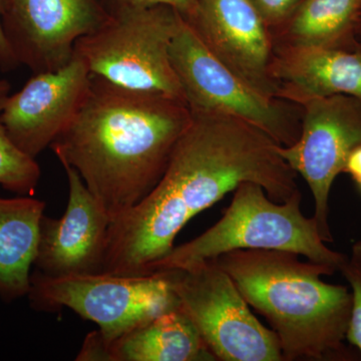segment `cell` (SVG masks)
Returning <instances> with one entry per match:
<instances>
[{
	"instance_id": "1",
	"label": "cell",
	"mask_w": 361,
	"mask_h": 361,
	"mask_svg": "<svg viewBox=\"0 0 361 361\" xmlns=\"http://www.w3.org/2000/svg\"><path fill=\"white\" fill-rule=\"evenodd\" d=\"M192 113V111H191ZM280 145L256 126L218 111L192 113L158 184L111 223L101 272L146 275L192 218L244 182L282 203L301 192Z\"/></svg>"
},
{
	"instance_id": "2",
	"label": "cell",
	"mask_w": 361,
	"mask_h": 361,
	"mask_svg": "<svg viewBox=\"0 0 361 361\" xmlns=\"http://www.w3.org/2000/svg\"><path fill=\"white\" fill-rule=\"evenodd\" d=\"M90 75L84 103L51 148L77 171L111 223L158 184L192 113L177 97Z\"/></svg>"
},
{
	"instance_id": "3",
	"label": "cell",
	"mask_w": 361,
	"mask_h": 361,
	"mask_svg": "<svg viewBox=\"0 0 361 361\" xmlns=\"http://www.w3.org/2000/svg\"><path fill=\"white\" fill-rule=\"evenodd\" d=\"M298 254L238 249L212 259L228 273L250 307L264 316L279 339L283 361H349L355 355L344 342L353 294L327 283L336 270Z\"/></svg>"
},
{
	"instance_id": "4",
	"label": "cell",
	"mask_w": 361,
	"mask_h": 361,
	"mask_svg": "<svg viewBox=\"0 0 361 361\" xmlns=\"http://www.w3.org/2000/svg\"><path fill=\"white\" fill-rule=\"evenodd\" d=\"M302 193L278 203L260 185L244 182L230 206L212 227L187 243L175 246L147 271L183 269L238 249L293 252L307 260L339 271L348 256L325 245L314 217L301 211Z\"/></svg>"
},
{
	"instance_id": "5",
	"label": "cell",
	"mask_w": 361,
	"mask_h": 361,
	"mask_svg": "<svg viewBox=\"0 0 361 361\" xmlns=\"http://www.w3.org/2000/svg\"><path fill=\"white\" fill-rule=\"evenodd\" d=\"M180 13L154 6L121 9L78 40L73 54L90 75L137 92L166 94L185 101L170 58V47Z\"/></svg>"
},
{
	"instance_id": "6",
	"label": "cell",
	"mask_w": 361,
	"mask_h": 361,
	"mask_svg": "<svg viewBox=\"0 0 361 361\" xmlns=\"http://www.w3.org/2000/svg\"><path fill=\"white\" fill-rule=\"evenodd\" d=\"M27 296L37 310L66 307L97 323V336L104 341L179 308V301L161 272L137 276L90 273L51 277L35 269Z\"/></svg>"
},
{
	"instance_id": "7",
	"label": "cell",
	"mask_w": 361,
	"mask_h": 361,
	"mask_svg": "<svg viewBox=\"0 0 361 361\" xmlns=\"http://www.w3.org/2000/svg\"><path fill=\"white\" fill-rule=\"evenodd\" d=\"M159 272L167 278L179 310L193 322L216 360L283 361L275 332L259 322L215 260Z\"/></svg>"
},
{
	"instance_id": "8",
	"label": "cell",
	"mask_w": 361,
	"mask_h": 361,
	"mask_svg": "<svg viewBox=\"0 0 361 361\" xmlns=\"http://www.w3.org/2000/svg\"><path fill=\"white\" fill-rule=\"evenodd\" d=\"M170 58L192 113L218 111L237 116L282 147L298 140L302 106L251 89L204 47L182 16L171 44Z\"/></svg>"
},
{
	"instance_id": "9",
	"label": "cell",
	"mask_w": 361,
	"mask_h": 361,
	"mask_svg": "<svg viewBox=\"0 0 361 361\" xmlns=\"http://www.w3.org/2000/svg\"><path fill=\"white\" fill-rule=\"evenodd\" d=\"M301 133L279 152L307 183L314 200V219L325 243L334 242L329 225V198L349 155L361 145V101L337 94L304 104Z\"/></svg>"
},
{
	"instance_id": "10",
	"label": "cell",
	"mask_w": 361,
	"mask_h": 361,
	"mask_svg": "<svg viewBox=\"0 0 361 361\" xmlns=\"http://www.w3.org/2000/svg\"><path fill=\"white\" fill-rule=\"evenodd\" d=\"M109 16L102 0H6L1 23L18 63L40 73L66 66Z\"/></svg>"
},
{
	"instance_id": "11",
	"label": "cell",
	"mask_w": 361,
	"mask_h": 361,
	"mask_svg": "<svg viewBox=\"0 0 361 361\" xmlns=\"http://www.w3.org/2000/svg\"><path fill=\"white\" fill-rule=\"evenodd\" d=\"M180 16L226 68L258 94L277 97L272 35L250 0H196Z\"/></svg>"
},
{
	"instance_id": "12",
	"label": "cell",
	"mask_w": 361,
	"mask_h": 361,
	"mask_svg": "<svg viewBox=\"0 0 361 361\" xmlns=\"http://www.w3.org/2000/svg\"><path fill=\"white\" fill-rule=\"evenodd\" d=\"M90 77L75 54L59 70L33 73L20 92L4 97L2 104L0 121L11 141L35 159L51 147L80 111Z\"/></svg>"
},
{
	"instance_id": "13",
	"label": "cell",
	"mask_w": 361,
	"mask_h": 361,
	"mask_svg": "<svg viewBox=\"0 0 361 361\" xmlns=\"http://www.w3.org/2000/svg\"><path fill=\"white\" fill-rule=\"evenodd\" d=\"M68 201L59 219L42 216L35 266L51 277L99 273L111 219L77 171L66 163Z\"/></svg>"
},
{
	"instance_id": "14",
	"label": "cell",
	"mask_w": 361,
	"mask_h": 361,
	"mask_svg": "<svg viewBox=\"0 0 361 361\" xmlns=\"http://www.w3.org/2000/svg\"><path fill=\"white\" fill-rule=\"evenodd\" d=\"M271 73L278 99L299 106L337 94L361 101V40L353 49H275Z\"/></svg>"
},
{
	"instance_id": "15",
	"label": "cell",
	"mask_w": 361,
	"mask_h": 361,
	"mask_svg": "<svg viewBox=\"0 0 361 361\" xmlns=\"http://www.w3.org/2000/svg\"><path fill=\"white\" fill-rule=\"evenodd\" d=\"M78 361H214L212 353L185 313H164L111 341L97 331L85 337Z\"/></svg>"
},
{
	"instance_id": "16",
	"label": "cell",
	"mask_w": 361,
	"mask_h": 361,
	"mask_svg": "<svg viewBox=\"0 0 361 361\" xmlns=\"http://www.w3.org/2000/svg\"><path fill=\"white\" fill-rule=\"evenodd\" d=\"M44 202L32 196L0 197V297L27 295L39 244Z\"/></svg>"
},
{
	"instance_id": "17",
	"label": "cell",
	"mask_w": 361,
	"mask_h": 361,
	"mask_svg": "<svg viewBox=\"0 0 361 361\" xmlns=\"http://www.w3.org/2000/svg\"><path fill=\"white\" fill-rule=\"evenodd\" d=\"M361 0H306L293 16L271 32L275 49H353Z\"/></svg>"
},
{
	"instance_id": "18",
	"label": "cell",
	"mask_w": 361,
	"mask_h": 361,
	"mask_svg": "<svg viewBox=\"0 0 361 361\" xmlns=\"http://www.w3.org/2000/svg\"><path fill=\"white\" fill-rule=\"evenodd\" d=\"M4 97L0 99V111ZM40 176L37 161L11 141L0 121V186L18 196H32Z\"/></svg>"
},
{
	"instance_id": "19",
	"label": "cell",
	"mask_w": 361,
	"mask_h": 361,
	"mask_svg": "<svg viewBox=\"0 0 361 361\" xmlns=\"http://www.w3.org/2000/svg\"><path fill=\"white\" fill-rule=\"evenodd\" d=\"M339 271L348 281L353 294V310L346 341L357 349L361 355V256L351 254Z\"/></svg>"
},
{
	"instance_id": "20",
	"label": "cell",
	"mask_w": 361,
	"mask_h": 361,
	"mask_svg": "<svg viewBox=\"0 0 361 361\" xmlns=\"http://www.w3.org/2000/svg\"><path fill=\"white\" fill-rule=\"evenodd\" d=\"M270 32L290 20L306 0H250Z\"/></svg>"
},
{
	"instance_id": "21",
	"label": "cell",
	"mask_w": 361,
	"mask_h": 361,
	"mask_svg": "<svg viewBox=\"0 0 361 361\" xmlns=\"http://www.w3.org/2000/svg\"><path fill=\"white\" fill-rule=\"evenodd\" d=\"M102 2L110 13L121 9L168 6L184 14L194 6L196 0H102Z\"/></svg>"
},
{
	"instance_id": "22",
	"label": "cell",
	"mask_w": 361,
	"mask_h": 361,
	"mask_svg": "<svg viewBox=\"0 0 361 361\" xmlns=\"http://www.w3.org/2000/svg\"><path fill=\"white\" fill-rule=\"evenodd\" d=\"M6 0H0V68L4 71L13 70L20 65L14 56L2 28L1 16L4 13Z\"/></svg>"
},
{
	"instance_id": "23",
	"label": "cell",
	"mask_w": 361,
	"mask_h": 361,
	"mask_svg": "<svg viewBox=\"0 0 361 361\" xmlns=\"http://www.w3.org/2000/svg\"><path fill=\"white\" fill-rule=\"evenodd\" d=\"M343 173L350 176L361 192V145L349 155Z\"/></svg>"
},
{
	"instance_id": "24",
	"label": "cell",
	"mask_w": 361,
	"mask_h": 361,
	"mask_svg": "<svg viewBox=\"0 0 361 361\" xmlns=\"http://www.w3.org/2000/svg\"><path fill=\"white\" fill-rule=\"evenodd\" d=\"M11 85L6 80H0V99L8 96Z\"/></svg>"
},
{
	"instance_id": "25",
	"label": "cell",
	"mask_w": 361,
	"mask_h": 361,
	"mask_svg": "<svg viewBox=\"0 0 361 361\" xmlns=\"http://www.w3.org/2000/svg\"><path fill=\"white\" fill-rule=\"evenodd\" d=\"M355 33L357 39L361 40V8L360 11V16H358L357 23H356Z\"/></svg>"
},
{
	"instance_id": "26",
	"label": "cell",
	"mask_w": 361,
	"mask_h": 361,
	"mask_svg": "<svg viewBox=\"0 0 361 361\" xmlns=\"http://www.w3.org/2000/svg\"><path fill=\"white\" fill-rule=\"evenodd\" d=\"M351 254H355V255L361 256V240L353 244Z\"/></svg>"
}]
</instances>
